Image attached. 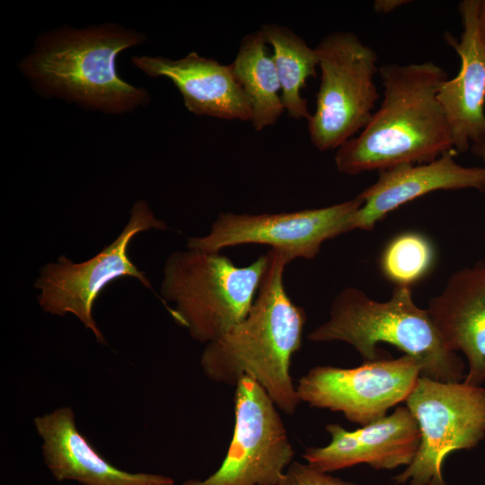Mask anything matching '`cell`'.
<instances>
[{"label":"cell","instance_id":"6da1fadb","mask_svg":"<svg viewBox=\"0 0 485 485\" xmlns=\"http://www.w3.org/2000/svg\"><path fill=\"white\" fill-rule=\"evenodd\" d=\"M378 73L384 87L381 105L357 136L337 149V170L348 175L379 172L429 163L454 150L437 98L448 79L446 71L433 61H424L385 64Z\"/></svg>","mask_w":485,"mask_h":485},{"label":"cell","instance_id":"7a4b0ae2","mask_svg":"<svg viewBox=\"0 0 485 485\" xmlns=\"http://www.w3.org/2000/svg\"><path fill=\"white\" fill-rule=\"evenodd\" d=\"M269 263L246 317L206 344L200 365L213 382L235 386L243 376L258 382L278 409L288 415L301 402L290 375L302 345L304 310L288 296L283 275L289 260L269 250Z\"/></svg>","mask_w":485,"mask_h":485},{"label":"cell","instance_id":"3957f363","mask_svg":"<svg viewBox=\"0 0 485 485\" xmlns=\"http://www.w3.org/2000/svg\"><path fill=\"white\" fill-rule=\"evenodd\" d=\"M143 40L141 33L116 24L63 27L42 34L19 68L46 94L103 112L132 111L149 94L122 80L115 63L121 51Z\"/></svg>","mask_w":485,"mask_h":485},{"label":"cell","instance_id":"277c9868","mask_svg":"<svg viewBox=\"0 0 485 485\" xmlns=\"http://www.w3.org/2000/svg\"><path fill=\"white\" fill-rule=\"evenodd\" d=\"M312 341H343L365 362L380 359L376 344H392L415 358L420 376L440 382H460L464 365L451 349L427 309L413 301L410 287L395 286L389 300L378 302L348 287L337 294L329 319L307 336Z\"/></svg>","mask_w":485,"mask_h":485},{"label":"cell","instance_id":"5b68a950","mask_svg":"<svg viewBox=\"0 0 485 485\" xmlns=\"http://www.w3.org/2000/svg\"><path fill=\"white\" fill-rule=\"evenodd\" d=\"M268 263V252L238 267L220 251H173L163 268L162 301L173 304L170 314L192 339L207 344L246 317Z\"/></svg>","mask_w":485,"mask_h":485},{"label":"cell","instance_id":"8992f818","mask_svg":"<svg viewBox=\"0 0 485 485\" xmlns=\"http://www.w3.org/2000/svg\"><path fill=\"white\" fill-rule=\"evenodd\" d=\"M321 80L310 141L320 151L338 149L368 123L379 98L377 53L351 31H332L315 47Z\"/></svg>","mask_w":485,"mask_h":485},{"label":"cell","instance_id":"52a82bcc","mask_svg":"<svg viewBox=\"0 0 485 485\" xmlns=\"http://www.w3.org/2000/svg\"><path fill=\"white\" fill-rule=\"evenodd\" d=\"M405 401L419 425L420 444L412 462L393 480L446 485L441 471L446 456L475 446L485 436V389L419 376Z\"/></svg>","mask_w":485,"mask_h":485},{"label":"cell","instance_id":"ba28073f","mask_svg":"<svg viewBox=\"0 0 485 485\" xmlns=\"http://www.w3.org/2000/svg\"><path fill=\"white\" fill-rule=\"evenodd\" d=\"M150 229H168L166 223L154 216L145 200H137L130 218L119 235L97 255L86 261L74 263L65 255L56 263L45 265L34 287L40 290V305L51 314L75 315L94 334L98 342L106 344L93 317V303L101 292L112 281L130 277L146 287L151 283L132 262L128 254L130 241L138 233Z\"/></svg>","mask_w":485,"mask_h":485},{"label":"cell","instance_id":"9c48e42d","mask_svg":"<svg viewBox=\"0 0 485 485\" xmlns=\"http://www.w3.org/2000/svg\"><path fill=\"white\" fill-rule=\"evenodd\" d=\"M363 200L356 198L328 207L280 213L220 212L207 234L188 239L187 247L207 251L262 244L282 252L291 262L311 260L322 243L354 230Z\"/></svg>","mask_w":485,"mask_h":485},{"label":"cell","instance_id":"30bf717a","mask_svg":"<svg viewBox=\"0 0 485 485\" xmlns=\"http://www.w3.org/2000/svg\"><path fill=\"white\" fill-rule=\"evenodd\" d=\"M234 427L220 467L205 480L182 485H278L295 450L277 406L254 379L235 384Z\"/></svg>","mask_w":485,"mask_h":485},{"label":"cell","instance_id":"8fae6325","mask_svg":"<svg viewBox=\"0 0 485 485\" xmlns=\"http://www.w3.org/2000/svg\"><path fill=\"white\" fill-rule=\"evenodd\" d=\"M419 376V362L403 355L354 368L314 366L299 379L296 391L301 402L340 411L349 421L366 426L406 401Z\"/></svg>","mask_w":485,"mask_h":485},{"label":"cell","instance_id":"7c38bea8","mask_svg":"<svg viewBox=\"0 0 485 485\" xmlns=\"http://www.w3.org/2000/svg\"><path fill=\"white\" fill-rule=\"evenodd\" d=\"M331 442L322 447H308L303 457L313 467L331 472L367 463L375 469H394L409 465L420 444L419 425L407 407H398L355 431L340 425L326 426Z\"/></svg>","mask_w":485,"mask_h":485},{"label":"cell","instance_id":"4fadbf2b","mask_svg":"<svg viewBox=\"0 0 485 485\" xmlns=\"http://www.w3.org/2000/svg\"><path fill=\"white\" fill-rule=\"evenodd\" d=\"M480 0L459 4L463 33L456 39L446 32L445 39L461 60L458 74L447 79L438 93V101L447 119L456 153H464L485 135V44L478 30Z\"/></svg>","mask_w":485,"mask_h":485},{"label":"cell","instance_id":"5bb4252c","mask_svg":"<svg viewBox=\"0 0 485 485\" xmlns=\"http://www.w3.org/2000/svg\"><path fill=\"white\" fill-rule=\"evenodd\" d=\"M451 150L425 163H405L379 171L377 180L357 196L363 200L354 229L371 230L397 207L437 190L474 189L485 192V168L456 163Z\"/></svg>","mask_w":485,"mask_h":485},{"label":"cell","instance_id":"9a60e30c","mask_svg":"<svg viewBox=\"0 0 485 485\" xmlns=\"http://www.w3.org/2000/svg\"><path fill=\"white\" fill-rule=\"evenodd\" d=\"M132 63L150 77H166L198 116L251 121V104L229 65L190 52L184 57L135 56Z\"/></svg>","mask_w":485,"mask_h":485},{"label":"cell","instance_id":"2e32d148","mask_svg":"<svg viewBox=\"0 0 485 485\" xmlns=\"http://www.w3.org/2000/svg\"><path fill=\"white\" fill-rule=\"evenodd\" d=\"M41 437L44 461L57 481L84 485H173L171 477L130 473L110 464L82 435L70 407L58 408L34 419Z\"/></svg>","mask_w":485,"mask_h":485},{"label":"cell","instance_id":"e0dca14e","mask_svg":"<svg viewBox=\"0 0 485 485\" xmlns=\"http://www.w3.org/2000/svg\"><path fill=\"white\" fill-rule=\"evenodd\" d=\"M447 346L469 362L464 383L485 382V262L455 271L427 309Z\"/></svg>","mask_w":485,"mask_h":485},{"label":"cell","instance_id":"ac0fdd59","mask_svg":"<svg viewBox=\"0 0 485 485\" xmlns=\"http://www.w3.org/2000/svg\"><path fill=\"white\" fill-rule=\"evenodd\" d=\"M267 47L260 30L248 33L230 64L251 104V122L256 131L275 125L285 111L277 69Z\"/></svg>","mask_w":485,"mask_h":485},{"label":"cell","instance_id":"d6986e66","mask_svg":"<svg viewBox=\"0 0 485 485\" xmlns=\"http://www.w3.org/2000/svg\"><path fill=\"white\" fill-rule=\"evenodd\" d=\"M268 45L273 49L272 57L281 86L285 111L297 120H308L312 115L307 100L302 95L307 79L316 77L318 56L315 48L291 29L269 22L260 29Z\"/></svg>","mask_w":485,"mask_h":485},{"label":"cell","instance_id":"ffe728a7","mask_svg":"<svg viewBox=\"0 0 485 485\" xmlns=\"http://www.w3.org/2000/svg\"><path fill=\"white\" fill-rule=\"evenodd\" d=\"M434 261V249L424 235L403 233L395 236L383 251L380 267L396 286H408L421 279Z\"/></svg>","mask_w":485,"mask_h":485},{"label":"cell","instance_id":"44dd1931","mask_svg":"<svg viewBox=\"0 0 485 485\" xmlns=\"http://www.w3.org/2000/svg\"><path fill=\"white\" fill-rule=\"evenodd\" d=\"M278 485H357L333 477L308 463L293 461Z\"/></svg>","mask_w":485,"mask_h":485},{"label":"cell","instance_id":"7402d4cb","mask_svg":"<svg viewBox=\"0 0 485 485\" xmlns=\"http://www.w3.org/2000/svg\"><path fill=\"white\" fill-rule=\"evenodd\" d=\"M409 3L408 0H375L373 8L377 13H389Z\"/></svg>","mask_w":485,"mask_h":485},{"label":"cell","instance_id":"603a6c76","mask_svg":"<svg viewBox=\"0 0 485 485\" xmlns=\"http://www.w3.org/2000/svg\"><path fill=\"white\" fill-rule=\"evenodd\" d=\"M477 22L481 39L485 44V0L479 1Z\"/></svg>","mask_w":485,"mask_h":485},{"label":"cell","instance_id":"cb8c5ba5","mask_svg":"<svg viewBox=\"0 0 485 485\" xmlns=\"http://www.w3.org/2000/svg\"><path fill=\"white\" fill-rule=\"evenodd\" d=\"M470 150L475 156L481 158L485 164V135L476 142L472 143L470 146Z\"/></svg>","mask_w":485,"mask_h":485}]
</instances>
